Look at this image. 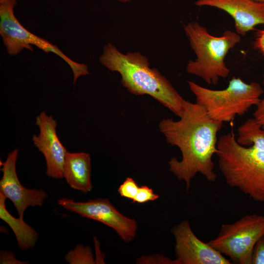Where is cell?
<instances>
[{
    "label": "cell",
    "instance_id": "obj_24",
    "mask_svg": "<svg viewBox=\"0 0 264 264\" xmlns=\"http://www.w3.org/2000/svg\"><path fill=\"white\" fill-rule=\"evenodd\" d=\"M117 0L119 2L126 3V2H130L132 0Z\"/></svg>",
    "mask_w": 264,
    "mask_h": 264
},
{
    "label": "cell",
    "instance_id": "obj_23",
    "mask_svg": "<svg viewBox=\"0 0 264 264\" xmlns=\"http://www.w3.org/2000/svg\"><path fill=\"white\" fill-rule=\"evenodd\" d=\"M254 46L264 56V29L257 31Z\"/></svg>",
    "mask_w": 264,
    "mask_h": 264
},
{
    "label": "cell",
    "instance_id": "obj_10",
    "mask_svg": "<svg viewBox=\"0 0 264 264\" xmlns=\"http://www.w3.org/2000/svg\"><path fill=\"white\" fill-rule=\"evenodd\" d=\"M35 124L40 132L38 135L32 136V141L44 156L47 176L54 178L64 177L63 168L67 151L57 135L56 120L43 111L36 117Z\"/></svg>",
    "mask_w": 264,
    "mask_h": 264
},
{
    "label": "cell",
    "instance_id": "obj_7",
    "mask_svg": "<svg viewBox=\"0 0 264 264\" xmlns=\"http://www.w3.org/2000/svg\"><path fill=\"white\" fill-rule=\"evenodd\" d=\"M263 235L264 216L246 215L233 223L223 224L218 236L207 243L233 263L251 264L254 248Z\"/></svg>",
    "mask_w": 264,
    "mask_h": 264
},
{
    "label": "cell",
    "instance_id": "obj_20",
    "mask_svg": "<svg viewBox=\"0 0 264 264\" xmlns=\"http://www.w3.org/2000/svg\"><path fill=\"white\" fill-rule=\"evenodd\" d=\"M251 264H264V235L259 240L254 248Z\"/></svg>",
    "mask_w": 264,
    "mask_h": 264
},
{
    "label": "cell",
    "instance_id": "obj_17",
    "mask_svg": "<svg viewBox=\"0 0 264 264\" xmlns=\"http://www.w3.org/2000/svg\"><path fill=\"white\" fill-rule=\"evenodd\" d=\"M139 187L132 178L128 177L119 186L118 192L121 197L132 201L138 192Z\"/></svg>",
    "mask_w": 264,
    "mask_h": 264
},
{
    "label": "cell",
    "instance_id": "obj_15",
    "mask_svg": "<svg viewBox=\"0 0 264 264\" xmlns=\"http://www.w3.org/2000/svg\"><path fill=\"white\" fill-rule=\"evenodd\" d=\"M237 142L245 146L264 150V130L253 118L247 119L238 129Z\"/></svg>",
    "mask_w": 264,
    "mask_h": 264
},
{
    "label": "cell",
    "instance_id": "obj_11",
    "mask_svg": "<svg viewBox=\"0 0 264 264\" xmlns=\"http://www.w3.org/2000/svg\"><path fill=\"white\" fill-rule=\"evenodd\" d=\"M18 154V150L15 149L8 154L4 162H0L2 172L0 192L12 201L19 218L23 219L27 207L41 206L48 196L44 190L29 189L21 184L16 168Z\"/></svg>",
    "mask_w": 264,
    "mask_h": 264
},
{
    "label": "cell",
    "instance_id": "obj_22",
    "mask_svg": "<svg viewBox=\"0 0 264 264\" xmlns=\"http://www.w3.org/2000/svg\"><path fill=\"white\" fill-rule=\"evenodd\" d=\"M0 263L2 264H27L26 262L20 261L15 257L13 253L8 251L1 250L0 253Z\"/></svg>",
    "mask_w": 264,
    "mask_h": 264
},
{
    "label": "cell",
    "instance_id": "obj_9",
    "mask_svg": "<svg viewBox=\"0 0 264 264\" xmlns=\"http://www.w3.org/2000/svg\"><path fill=\"white\" fill-rule=\"evenodd\" d=\"M175 237L176 260L178 264H230L222 254L198 239L189 221L184 220L172 230Z\"/></svg>",
    "mask_w": 264,
    "mask_h": 264
},
{
    "label": "cell",
    "instance_id": "obj_8",
    "mask_svg": "<svg viewBox=\"0 0 264 264\" xmlns=\"http://www.w3.org/2000/svg\"><path fill=\"white\" fill-rule=\"evenodd\" d=\"M58 203L69 211L98 221L112 228L126 242H131L136 236V221L121 214L108 199L96 198L86 202H76L64 198L59 199Z\"/></svg>",
    "mask_w": 264,
    "mask_h": 264
},
{
    "label": "cell",
    "instance_id": "obj_19",
    "mask_svg": "<svg viewBox=\"0 0 264 264\" xmlns=\"http://www.w3.org/2000/svg\"><path fill=\"white\" fill-rule=\"evenodd\" d=\"M158 198V195L155 194L152 189L144 185L139 186L138 192L132 202L144 203L149 201L155 200Z\"/></svg>",
    "mask_w": 264,
    "mask_h": 264
},
{
    "label": "cell",
    "instance_id": "obj_4",
    "mask_svg": "<svg viewBox=\"0 0 264 264\" xmlns=\"http://www.w3.org/2000/svg\"><path fill=\"white\" fill-rule=\"evenodd\" d=\"M184 30L196 56L194 60L188 61L187 72L213 85H217L220 78L227 77L230 69L225 63V58L229 50L241 42L240 35L227 30L221 36H214L197 22L184 25Z\"/></svg>",
    "mask_w": 264,
    "mask_h": 264
},
{
    "label": "cell",
    "instance_id": "obj_21",
    "mask_svg": "<svg viewBox=\"0 0 264 264\" xmlns=\"http://www.w3.org/2000/svg\"><path fill=\"white\" fill-rule=\"evenodd\" d=\"M263 83L264 86V75H263ZM254 118L261 126L264 130V96L261 99L259 103L256 105V109L253 113Z\"/></svg>",
    "mask_w": 264,
    "mask_h": 264
},
{
    "label": "cell",
    "instance_id": "obj_16",
    "mask_svg": "<svg viewBox=\"0 0 264 264\" xmlns=\"http://www.w3.org/2000/svg\"><path fill=\"white\" fill-rule=\"evenodd\" d=\"M65 261L70 264H97L90 247L77 244L73 250H70L65 256Z\"/></svg>",
    "mask_w": 264,
    "mask_h": 264
},
{
    "label": "cell",
    "instance_id": "obj_18",
    "mask_svg": "<svg viewBox=\"0 0 264 264\" xmlns=\"http://www.w3.org/2000/svg\"><path fill=\"white\" fill-rule=\"evenodd\" d=\"M136 263L144 264H178V262L176 259L171 260L160 254L143 256L136 260Z\"/></svg>",
    "mask_w": 264,
    "mask_h": 264
},
{
    "label": "cell",
    "instance_id": "obj_5",
    "mask_svg": "<svg viewBox=\"0 0 264 264\" xmlns=\"http://www.w3.org/2000/svg\"><path fill=\"white\" fill-rule=\"evenodd\" d=\"M187 83L196 103L202 106L212 119L222 123L244 114L259 103L264 93L259 83H246L239 77H233L227 87L221 90L209 89L192 81Z\"/></svg>",
    "mask_w": 264,
    "mask_h": 264
},
{
    "label": "cell",
    "instance_id": "obj_12",
    "mask_svg": "<svg viewBox=\"0 0 264 264\" xmlns=\"http://www.w3.org/2000/svg\"><path fill=\"white\" fill-rule=\"evenodd\" d=\"M198 6L223 10L233 19L236 32L245 36L259 24H264V2L256 0H197Z\"/></svg>",
    "mask_w": 264,
    "mask_h": 264
},
{
    "label": "cell",
    "instance_id": "obj_13",
    "mask_svg": "<svg viewBox=\"0 0 264 264\" xmlns=\"http://www.w3.org/2000/svg\"><path fill=\"white\" fill-rule=\"evenodd\" d=\"M91 159L85 152H67L63 168V177L72 188L84 193L93 188L91 181Z\"/></svg>",
    "mask_w": 264,
    "mask_h": 264
},
{
    "label": "cell",
    "instance_id": "obj_25",
    "mask_svg": "<svg viewBox=\"0 0 264 264\" xmlns=\"http://www.w3.org/2000/svg\"><path fill=\"white\" fill-rule=\"evenodd\" d=\"M256 0L260 1V2H264V0Z\"/></svg>",
    "mask_w": 264,
    "mask_h": 264
},
{
    "label": "cell",
    "instance_id": "obj_3",
    "mask_svg": "<svg viewBox=\"0 0 264 264\" xmlns=\"http://www.w3.org/2000/svg\"><path fill=\"white\" fill-rule=\"evenodd\" d=\"M219 169L227 185L253 200L264 202V150L238 144L232 132L217 143Z\"/></svg>",
    "mask_w": 264,
    "mask_h": 264
},
{
    "label": "cell",
    "instance_id": "obj_6",
    "mask_svg": "<svg viewBox=\"0 0 264 264\" xmlns=\"http://www.w3.org/2000/svg\"><path fill=\"white\" fill-rule=\"evenodd\" d=\"M17 0H0V35L7 53L16 56L23 50L33 51L35 46L46 53H53L62 59L70 67L74 84L81 76L89 73L88 66L71 59L56 45L35 35L25 28L15 16Z\"/></svg>",
    "mask_w": 264,
    "mask_h": 264
},
{
    "label": "cell",
    "instance_id": "obj_1",
    "mask_svg": "<svg viewBox=\"0 0 264 264\" xmlns=\"http://www.w3.org/2000/svg\"><path fill=\"white\" fill-rule=\"evenodd\" d=\"M222 125L212 119L202 106L188 101L178 120L167 118L159 122V130L166 142L181 153V160L173 157L168 163L170 171L185 182L187 191L198 173L210 182L216 181L213 156L217 152V134Z\"/></svg>",
    "mask_w": 264,
    "mask_h": 264
},
{
    "label": "cell",
    "instance_id": "obj_2",
    "mask_svg": "<svg viewBox=\"0 0 264 264\" xmlns=\"http://www.w3.org/2000/svg\"><path fill=\"white\" fill-rule=\"evenodd\" d=\"M99 62L121 76L123 87L137 95H148L180 117L187 100L155 68L150 67L148 58L139 52L122 53L109 43L103 47Z\"/></svg>",
    "mask_w": 264,
    "mask_h": 264
},
{
    "label": "cell",
    "instance_id": "obj_14",
    "mask_svg": "<svg viewBox=\"0 0 264 264\" xmlns=\"http://www.w3.org/2000/svg\"><path fill=\"white\" fill-rule=\"evenodd\" d=\"M7 198L0 192V218L7 223L14 233L18 246L28 250L35 245L38 238L37 232L26 223L23 219L16 218L7 211L5 205Z\"/></svg>",
    "mask_w": 264,
    "mask_h": 264
}]
</instances>
